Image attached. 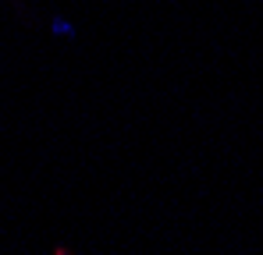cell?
<instances>
[{"label": "cell", "mask_w": 263, "mask_h": 255, "mask_svg": "<svg viewBox=\"0 0 263 255\" xmlns=\"http://www.w3.org/2000/svg\"><path fill=\"white\" fill-rule=\"evenodd\" d=\"M50 36H53V39H75L79 32H75V22H71V18L53 14V18H50Z\"/></svg>", "instance_id": "obj_1"}]
</instances>
